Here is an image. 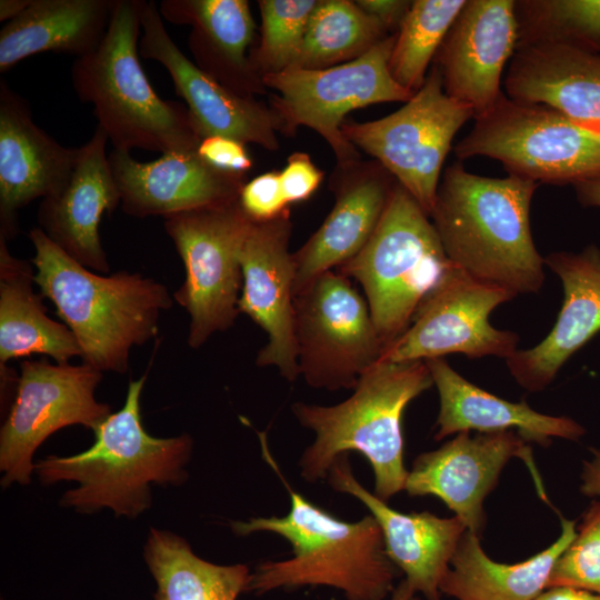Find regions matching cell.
<instances>
[{
  "instance_id": "603a6c76",
  "label": "cell",
  "mask_w": 600,
  "mask_h": 600,
  "mask_svg": "<svg viewBox=\"0 0 600 600\" xmlns=\"http://www.w3.org/2000/svg\"><path fill=\"white\" fill-rule=\"evenodd\" d=\"M106 131L97 126L92 137L79 147L72 174L57 194L41 200L39 228L73 260L83 267L108 273L106 251L99 227L104 213L121 203L119 188L106 152Z\"/></svg>"
},
{
  "instance_id": "b9f144b4",
  "label": "cell",
  "mask_w": 600,
  "mask_h": 600,
  "mask_svg": "<svg viewBox=\"0 0 600 600\" xmlns=\"http://www.w3.org/2000/svg\"><path fill=\"white\" fill-rule=\"evenodd\" d=\"M536 600H600V594L571 587H553L546 589Z\"/></svg>"
},
{
  "instance_id": "7c38bea8",
  "label": "cell",
  "mask_w": 600,
  "mask_h": 600,
  "mask_svg": "<svg viewBox=\"0 0 600 600\" xmlns=\"http://www.w3.org/2000/svg\"><path fill=\"white\" fill-rule=\"evenodd\" d=\"M294 339L299 374L330 391L354 389L384 351L367 300L337 270L294 296Z\"/></svg>"
},
{
  "instance_id": "836d02e7",
  "label": "cell",
  "mask_w": 600,
  "mask_h": 600,
  "mask_svg": "<svg viewBox=\"0 0 600 600\" xmlns=\"http://www.w3.org/2000/svg\"><path fill=\"white\" fill-rule=\"evenodd\" d=\"M466 0H416L396 33L389 68L393 79L417 92Z\"/></svg>"
},
{
  "instance_id": "d6a6232c",
  "label": "cell",
  "mask_w": 600,
  "mask_h": 600,
  "mask_svg": "<svg viewBox=\"0 0 600 600\" xmlns=\"http://www.w3.org/2000/svg\"><path fill=\"white\" fill-rule=\"evenodd\" d=\"M517 50L569 47L600 53V0H514Z\"/></svg>"
},
{
  "instance_id": "74e56055",
  "label": "cell",
  "mask_w": 600,
  "mask_h": 600,
  "mask_svg": "<svg viewBox=\"0 0 600 600\" xmlns=\"http://www.w3.org/2000/svg\"><path fill=\"white\" fill-rule=\"evenodd\" d=\"M198 156L210 167L234 176H243L252 167L246 143L223 136H209L200 140Z\"/></svg>"
},
{
  "instance_id": "4316f807",
  "label": "cell",
  "mask_w": 600,
  "mask_h": 600,
  "mask_svg": "<svg viewBox=\"0 0 600 600\" xmlns=\"http://www.w3.org/2000/svg\"><path fill=\"white\" fill-rule=\"evenodd\" d=\"M503 82L511 99L543 103L600 127V53L569 47L518 49Z\"/></svg>"
},
{
  "instance_id": "ba28073f",
  "label": "cell",
  "mask_w": 600,
  "mask_h": 600,
  "mask_svg": "<svg viewBox=\"0 0 600 600\" xmlns=\"http://www.w3.org/2000/svg\"><path fill=\"white\" fill-rule=\"evenodd\" d=\"M461 161L487 157L510 176L539 184H577L600 176V127L504 92L454 147Z\"/></svg>"
},
{
  "instance_id": "9a60e30c",
  "label": "cell",
  "mask_w": 600,
  "mask_h": 600,
  "mask_svg": "<svg viewBox=\"0 0 600 600\" xmlns=\"http://www.w3.org/2000/svg\"><path fill=\"white\" fill-rule=\"evenodd\" d=\"M512 458L522 459L539 480L529 442L517 432H459L413 460L404 490L410 497L440 499L469 531L480 537L486 524L483 501Z\"/></svg>"
},
{
  "instance_id": "4fadbf2b",
  "label": "cell",
  "mask_w": 600,
  "mask_h": 600,
  "mask_svg": "<svg viewBox=\"0 0 600 600\" xmlns=\"http://www.w3.org/2000/svg\"><path fill=\"white\" fill-rule=\"evenodd\" d=\"M20 369L16 397L0 430L3 488L30 483L33 454L52 433L74 424L93 430L111 413L110 406L94 396L102 372L84 362L24 360Z\"/></svg>"
},
{
  "instance_id": "5b68a950",
  "label": "cell",
  "mask_w": 600,
  "mask_h": 600,
  "mask_svg": "<svg viewBox=\"0 0 600 600\" xmlns=\"http://www.w3.org/2000/svg\"><path fill=\"white\" fill-rule=\"evenodd\" d=\"M433 384L426 361H378L359 379L350 398L334 406L296 402L291 410L313 431L302 453V478L328 477L336 459L350 451L366 457L374 473V494L388 501L404 490L402 416L407 406Z\"/></svg>"
},
{
  "instance_id": "83f0119b",
  "label": "cell",
  "mask_w": 600,
  "mask_h": 600,
  "mask_svg": "<svg viewBox=\"0 0 600 600\" xmlns=\"http://www.w3.org/2000/svg\"><path fill=\"white\" fill-rule=\"evenodd\" d=\"M114 0H32L0 31V71L42 52L87 56L103 40Z\"/></svg>"
},
{
  "instance_id": "8992f818",
  "label": "cell",
  "mask_w": 600,
  "mask_h": 600,
  "mask_svg": "<svg viewBox=\"0 0 600 600\" xmlns=\"http://www.w3.org/2000/svg\"><path fill=\"white\" fill-rule=\"evenodd\" d=\"M143 0H114L106 36L71 68L78 98L93 107L114 149L196 150L202 139L186 106L161 99L139 59Z\"/></svg>"
},
{
  "instance_id": "30bf717a",
  "label": "cell",
  "mask_w": 600,
  "mask_h": 600,
  "mask_svg": "<svg viewBox=\"0 0 600 600\" xmlns=\"http://www.w3.org/2000/svg\"><path fill=\"white\" fill-rule=\"evenodd\" d=\"M396 33L386 37L361 57L329 68H290L261 77L274 89L272 109L283 131L299 126L318 132L331 147L340 166L354 164L358 153L342 133L352 110L382 102H407L413 93L401 87L389 68Z\"/></svg>"
},
{
  "instance_id": "d590c367",
  "label": "cell",
  "mask_w": 600,
  "mask_h": 600,
  "mask_svg": "<svg viewBox=\"0 0 600 600\" xmlns=\"http://www.w3.org/2000/svg\"><path fill=\"white\" fill-rule=\"evenodd\" d=\"M553 587L600 594V499L583 512L574 538L553 564L547 589Z\"/></svg>"
},
{
  "instance_id": "44dd1931",
  "label": "cell",
  "mask_w": 600,
  "mask_h": 600,
  "mask_svg": "<svg viewBox=\"0 0 600 600\" xmlns=\"http://www.w3.org/2000/svg\"><path fill=\"white\" fill-rule=\"evenodd\" d=\"M122 210L130 216L163 218L238 200L244 177L219 171L207 164L197 149L161 154L141 162L129 151L108 154Z\"/></svg>"
},
{
  "instance_id": "d6986e66",
  "label": "cell",
  "mask_w": 600,
  "mask_h": 600,
  "mask_svg": "<svg viewBox=\"0 0 600 600\" xmlns=\"http://www.w3.org/2000/svg\"><path fill=\"white\" fill-rule=\"evenodd\" d=\"M78 151L38 127L27 100L0 80V238L17 236L20 209L66 187Z\"/></svg>"
},
{
  "instance_id": "52a82bcc",
  "label": "cell",
  "mask_w": 600,
  "mask_h": 600,
  "mask_svg": "<svg viewBox=\"0 0 600 600\" xmlns=\"http://www.w3.org/2000/svg\"><path fill=\"white\" fill-rule=\"evenodd\" d=\"M429 218L396 181L368 243L336 269L361 284L384 350L454 267Z\"/></svg>"
},
{
  "instance_id": "ffe728a7",
  "label": "cell",
  "mask_w": 600,
  "mask_h": 600,
  "mask_svg": "<svg viewBox=\"0 0 600 600\" xmlns=\"http://www.w3.org/2000/svg\"><path fill=\"white\" fill-rule=\"evenodd\" d=\"M329 483L340 492L360 500L378 522L386 553L404 580L427 600H441L440 583L468 530L453 516L441 518L431 512L403 513L369 492L353 476L348 454L336 459L328 473Z\"/></svg>"
},
{
  "instance_id": "f35d334b",
  "label": "cell",
  "mask_w": 600,
  "mask_h": 600,
  "mask_svg": "<svg viewBox=\"0 0 600 600\" xmlns=\"http://www.w3.org/2000/svg\"><path fill=\"white\" fill-rule=\"evenodd\" d=\"M281 188L288 204L308 200L319 188L323 172L309 154L294 152L279 172Z\"/></svg>"
},
{
  "instance_id": "3957f363",
  "label": "cell",
  "mask_w": 600,
  "mask_h": 600,
  "mask_svg": "<svg viewBox=\"0 0 600 600\" xmlns=\"http://www.w3.org/2000/svg\"><path fill=\"white\" fill-rule=\"evenodd\" d=\"M29 239L36 250L34 284L73 333L82 362L101 372H127L131 349L157 337L161 312L174 302L168 288L139 272L96 273L39 227Z\"/></svg>"
},
{
  "instance_id": "2e32d148",
  "label": "cell",
  "mask_w": 600,
  "mask_h": 600,
  "mask_svg": "<svg viewBox=\"0 0 600 600\" xmlns=\"http://www.w3.org/2000/svg\"><path fill=\"white\" fill-rule=\"evenodd\" d=\"M141 26L140 56L168 71L202 138L223 136L268 150L279 148L277 131H283V126L274 110L230 90L182 53L154 1L143 0Z\"/></svg>"
},
{
  "instance_id": "60d3db41",
  "label": "cell",
  "mask_w": 600,
  "mask_h": 600,
  "mask_svg": "<svg viewBox=\"0 0 600 600\" xmlns=\"http://www.w3.org/2000/svg\"><path fill=\"white\" fill-rule=\"evenodd\" d=\"M580 479L581 493L600 499V449H591V457L583 461Z\"/></svg>"
},
{
  "instance_id": "e0dca14e",
  "label": "cell",
  "mask_w": 600,
  "mask_h": 600,
  "mask_svg": "<svg viewBox=\"0 0 600 600\" xmlns=\"http://www.w3.org/2000/svg\"><path fill=\"white\" fill-rule=\"evenodd\" d=\"M290 209L273 220L252 222L240 252L239 311L268 334L256 364L276 367L288 381L300 374L294 339V264L289 252Z\"/></svg>"
},
{
  "instance_id": "d4e9b609",
  "label": "cell",
  "mask_w": 600,
  "mask_h": 600,
  "mask_svg": "<svg viewBox=\"0 0 600 600\" xmlns=\"http://www.w3.org/2000/svg\"><path fill=\"white\" fill-rule=\"evenodd\" d=\"M163 20L188 24L194 63L220 83L244 97L262 84L253 70L249 48L256 23L246 0H163Z\"/></svg>"
},
{
  "instance_id": "277c9868",
  "label": "cell",
  "mask_w": 600,
  "mask_h": 600,
  "mask_svg": "<svg viewBox=\"0 0 600 600\" xmlns=\"http://www.w3.org/2000/svg\"><path fill=\"white\" fill-rule=\"evenodd\" d=\"M146 372L130 380L124 403L92 431L93 444L69 457L49 456L34 463L43 484L74 481L59 503L81 513L110 509L117 517L137 518L151 507V484L180 486L193 441L190 434L156 438L141 419V392Z\"/></svg>"
},
{
  "instance_id": "8fae6325",
  "label": "cell",
  "mask_w": 600,
  "mask_h": 600,
  "mask_svg": "<svg viewBox=\"0 0 600 600\" xmlns=\"http://www.w3.org/2000/svg\"><path fill=\"white\" fill-rule=\"evenodd\" d=\"M473 111L449 97L432 66L423 86L393 113L367 122H344L342 133L374 157L430 217L452 140Z\"/></svg>"
},
{
  "instance_id": "e575fe53",
  "label": "cell",
  "mask_w": 600,
  "mask_h": 600,
  "mask_svg": "<svg viewBox=\"0 0 600 600\" xmlns=\"http://www.w3.org/2000/svg\"><path fill=\"white\" fill-rule=\"evenodd\" d=\"M316 0H260L261 38L251 56L260 78L293 68Z\"/></svg>"
},
{
  "instance_id": "f546056e",
  "label": "cell",
  "mask_w": 600,
  "mask_h": 600,
  "mask_svg": "<svg viewBox=\"0 0 600 600\" xmlns=\"http://www.w3.org/2000/svg\"><path fill=\"white\" fill-rule=\"evenodd\" d=\"M576 521L561 518L558 539L518 563L493 561L480 537L467 530L440 583V592L456 600H536L547 589L559 556L576 536Z\"/></svg>"
},
{
  "instance_id": "cb8c5ba5",
  "label": "cell",
  "mask_w": 600,
  "mask_h": 600,
  "mask_svg": "<svg viewBox=\"0 0 600 600\" xmlns=\"http://www.w3.org/2000/svg\"><path fill=\"white\" fill-rule=\"evenodd\" d=\"M436 386L440 409L434 440L463 431H514L529 443L549 446L554 438L578 441L586 429L572 418L533 410L524 400L511 402L460 376L443 358L426 361Z\"/></svg>"
},
{
  "instance_id": "ab89813d",
  "label": "cell",
  "mask_w": 600,
  "mask_h": 600,
  "mask_svg": "<svg viewBox=\"0 0 600 600\" xmlns=\"http://www.w3.org/2000/svg\"><path fill=\"white\" fill-rule=\"evenodd\" d=\"M356 2L376 18L387 31L399 30L412 3L406 0H359Z\"/></svg>"
},
{
  "instance_id": "f1b7e54d",
  "label": "cell",
  "mask_w": 600,
  "mask_h": 600,
  "mask_svg": "<svg viewBox=\"0 0 600 600\" xmlns=\"http://www.w3.org/2000/svg\"><path fill=\"white\" fill-rule=\"evenodd\" d=\"M0 238V369L12 359L43 354L57 363L81 358L71 330L47 316L42 296L33 290L32 263L12 256Z\"/></svg>"
},
{
  "instance_id": "4dcf8cb0",
  "label": "cell",
  "mask_w": 600,
  "mask_h": 600,
  "mask_svg": "<svg viewBox=\"0 0 600 600\" xmlns=\"http://www.w3.org/2000/svg\"><path fill=\"white\" fill-rule=\"evenodd\" d=\"M143 558L157 586L153 600H237L251 578L248 566L206 561L168 530L150 529Z\"/></svg>"
},
{
  "instance_id": "f6af8a7d",
  "label": "cell",
  "mask_w": 600,
  "mask_h": 600,
  "mask_svg": "<svg viewBox=\"0 0 600 600\" xmlns=\"http://www.w3.org/2000/svg\"><path fill=\"white\" fill-rule=\"evenodd\" d=\"M391 600H420V598L417 596V592L409 586V583L403 579L393 589L391 593Z\"/></svg>"
},
{
  "instance_id": "7402d4cb",
  "label": "cell",
  "mask_w": 600,
  "mask_h": 600,
  "mask_svg": "<svg viewBox=\"0 0 600 600\" xmlns=\"http://www.w3.org/2000/svg\"><path fill=\"white\" fill-rule=\"evenodd\" d=\"M560 279L563 302L548 336L537 346L517 350L506 360L513 379L526 390L547 388L563 364L600 331V248L558 251L544 257Z\"/></svg>"
},
{
  "instance_id": "5bb4252c",
  "label": "cell",
  "mask_w": 600,
  "mask_h": 600,
  "mask_svg": "<svg viewBox=\"0 0 600 600\" xmlns=\"http://www.w3.org/2000/svg\"><path fill=\"white\" fill-rule=\"evenodd\" d=\"M516 297L453 267L380 360L427 361L452 353L470 359L493 356L507 360L518 350L519 336L494 328L489 317L498 306Z\"/></svg>"
},
{
  "instance_id": "7bdbcfd3",
  "label": "cell",
  "mask_w": 600,
  "mask_h": 600,
  "mask_svg": "<svg viewBox=\"0 0 600 600\" xmlns=\"http://www.w3.org/2000/svg\"><path fill=\"white\" fill-rule=\"evenodd\" d=\"M573 188L582 206L600 208V176L579 182Z\"/></svg>"
},
{
  "instance_id": "8d00e7d4",
  "label": "cell",
  "mask_w": 600,
  "mask_h": 600,
  "mask_svg": "<svg viewBox=\"0 0 600 600\" xmlns=\"http://www.w3.org/2000/svg\"><path fill=\"white\" fill-rule=\"evenodd\" d=\"M238 203L244 216L254 223L276 219L289 204L284 198L280 174L277 171L262 173L246 182L239 193Z\"/></svg>"
},
{
  "instance_id": "484cf974",
  "label": "cell",
  "mask_w": 600,
  "mask_h": 600,
  "mask_svg": "<svg viewBox=\"0 0 600 600\" xmlns=\"http://www.w3.org/2000/svg\"><path fill=\"white\" fill-rule=\"evenodd\" d=\"M392 176L380 168L348 177L336 189V203L319 229L292 253L294 296L318 276L358 254L376 231L391 191Z\"/></svg>"
},
{
  "instance_id": "7a4b0ae2",
  "label": "cell",
  "mask_w": 600,
  "mask_h": 600,
  "mask_svg": "<svg viewBox=\"0 0 600 600\" xmlns=\"http://www.w3.org/2000/svg\"><path fill=\"white\" fill-rule=\"evenodd\" d=\"M262 454L286 486L291 508L284 517H252L234 521L238 536L271 532L292 547V557L264 561L251 573L247 592L256 596L276 589L304 586L332 587L348 600H384L401 573L386 553L381 529L372 516L347 522L296 492L272 460L266 433L258 432Z\"/></svg>"
},
{
  "instance_id": "1f68e13d",
  "label": "cell",
  "mask_w": 600,
  "mask_h": 600,
  "mask_svg": "<svg viewBox=\"0 0 600 600\" xmlns=\"http://www.w3.org/2000/svg\"><path fill=\"white\" fill-rule=\"evenodd\" d=\"M386 37L384 27L357 2L318 1L293 68L322 69L354 60Z\"/></svg>"
},
{
  "instance_id": "ee69618b",
  "label": "cell",
  "mask_w": 600,
  "mask_h": 600,
  "mask_svg": "<svg viewBox=\"0 0 600 600\" xmlns=\"http://www.w3.org/2000/svg\"><path fill=\"white\" fill-rule=\"evenodd\" d=\"M32 0H1L0 1V21H11L20 16L31 3Z\"/></svg>"
},
{
  "instance_id": "ac0fdd59",
  "label": "cell",
  "mask_w": 600,
  "mask_h": 600,
  "mask_svg": "<svg viewBox=\"0 0 600 600\" xmlns=\"http://www.w3.org/2000/svg\"><path fill=\"white\" fill-rule=\"evenodd\" d=\"M513 4V0H466L433 60L446 93L469 107L473 119L503 93L502 76L517 51Z\"/></svg>"
},
{
  "instance_id": "9c48e42d",
  "label": "cell",
  "mask_w": 600,
  "mask_h": 600,
  "mask_svg": "<svg viewBox=\"0 0 600 600\" xmlns=\"http://www.w3.org/2000/svg\"><path fill=\"white\" fill-rule=\"evenodd\" d=\"M163 219L186 271L172 297L189 314L188 344L197 349L231 328L240 314V252L252 222L238 200Z\"/></svg>"
},
{
  "instance_id": "6da1fadb",
  "label": "cell",
  "mask_w": 600,
  "mask_h": 600,
  "mask_svg": "<svg viewBox=\"0 0 600 600\" xmlns=\"http://www.w3.org/2000/svg\"><path fill=\"white\" fill-rule=\"evenodd\" d=\"M539 186L510 174L478 176L461 161L447 167L430 218L450 262L517 296L539 292L544 258L530 228V206Z\"/></svg>"
}]
</instances>
